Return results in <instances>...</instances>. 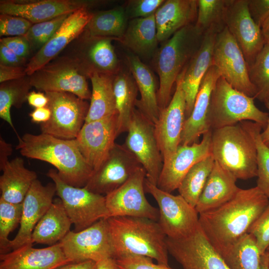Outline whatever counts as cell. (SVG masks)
Listing matches in <instances>:
<instances>
[{
	"label": "cell",
	"mask_w": 269,
	"mask_h": 269,
	"mask_svg": "<svg viewBox=\"0 0 269 269\" xmlns=\"http://www.w3.org/2000/svg\"><path fill=\"white\" fill-rule=\"evenodd\" d=\"M28 76L31 86L39 91L70 93L85 100L91 98L87 78L67 55L56 57Z\"/></svg>",
	"instance_id": "cell-10"
},
{
	"label": "cell",
	"mask_w": 269,
	"mask_h": 269,
	"mask_svg": "<svg viewBox=\"0 0 269 269\" xmlns=\"http://www.w3.org/2000/svg\"><path fill=\"white\" fill-rule=\"evenodd\" d=\"M261 257L254 238L247 233L223 258L233 269H262Z\"/></svg>",
	"instance_id": "cell-40"
},
{
	"label": "cell",
	"mask_w": 269,
	"mask_h": 269,
	"mask_svg": "<svg viewBox=\"0 0 269 269\" xmlns=\"http://www.w3.org/2000/svg\"><path fill=\"white\" fill-rule=\"evenodd\" d=\"M88 2L71 0H0V14L19 16L33 24L47 21L64 14H70Z\"/></svg>",
	"instance_id": "cell-24"
},
{
	"label": "cell",
	"mask_w": 269,
	"mask_h": 269,
	"mask_svg": "<svg viewBox=\"0 0 269 269\" xmlns=\"http://www.w3.org/2000/svg\"><path fill=\"white\" fill-rule=\"evenodd\" d=\"M22 210V203H11L0 198V255L10 252L8 237L20 224Z\"/></svg>",
	"instance_id": "cell-43"
},
{
	"label": "cell",
	"mask_w": 269,
	"mask_h": 269,
	"mask_svg": "<svg viewBox=\"0 0 269 269\" xmlns=\"http://www.w3.org/2000/svg\"><path fill=\"white\" fill-rule=\"evenodd\" d=\"M249 74L256 90L255 98L264 103L269 101V43H265L249 67Z\"/></svg>",
	"instance_id": "cell-42"
},
{
	"label": "cell",
	"mask_w": 269,
	"mask_h": 269,
	"mask_svg": "<svg viewBox=\"0 0 269 269\" xmlns=\"http://www.w3.org/2000/svg\"><path fill=\"white\" fill-rule=\"evenodd\" d=\"M218 33L208 32L204 34L197 51L182 71V87L186 101V119L193 108L201 82L212 65L214 45Z\"/></svg>",
	"instance_id": "cell-27"
},
{
	"label": "cell",
	"mask_w": 269,
	"mask_h": 269,
	"mask_svg": "<svg viewBox=\"0 0 269 269\" xmlns=\"http://www.w3.org/2000/svg\"><path fill=\"white\" fill-rule=\"evenodd\" d=\"M0 42L23 58L27 59L32 51L30 44L24 36L1 38Z\"/></svg>",
	"instance_id": "cell-49"
},
{
	"label": "cell",
	"mask_w": 269,
	"mask_h": 269,
	"mask_svg": "<svg viewBox=\"0 0 269 269\" xmlns=\"http://www.w3.org/2000/svg\"><path fill=\"white\" fill-rule=\"evenodd\" d=\"M237 179L215 163L195 209L198 214L215 209L233 198L240 189Z\"/></svg>",
	"instance_id": "cell-29"
},
{
	"label": "cell",
	"mask_w": 269,
	"mask_h": 269,
	"mask_svg": "<svg viewBox=\"0 0 269 269\" xmlns=\"http://www.w3.org/2000/svg\"><path fill=\"white\" fill-rule=\"evenodd\" d=\"M72 224L61 199H56L34 228L31 243L49 246L55 245L70 231Z\"/></svg>",
	"instance_id": "cell-33"
},
{
	"label": "cell",
	"mask_w": 269,
	"mask_h": 269,
	"mask_svg": "<svg viewBox=\"0 0 269 269\" xmlns=\"http://www.w3.org/2000/svg\"><path fill=\"white\" fill-rule=\"evenodd\" d=\"M261 269H268L267 258L265 254L261 256Z\"/></svg>",
	"instance_id": "cell-60"
},
{
	"label": "cell",
	"mask_w": 269,
	"mask_h": 269,
	"mask_svg": "<svg viewBox=\"0 0 269 269\" xmlns=\"http://www.w3.org/2000/svg\"><path fill=\"white\" fill-rule=\"evenodd\" d=\"M212 134L211 130L203 135L199 142L179 145L170 159L163 164L157 186L169 193L177 189L190 169L211 154Z\"/></svg>",
	"instance_id": "cell-22"
},
{
	"label": "cell",
	"mask_w": 269,
	"mask_h": 269,
	"mask_svg": "<svg viewBox=\"0 0 269 269\" xmlns=\"http://www.w3.org/2000/svg\"><path fill=\"white\" fill-rule=\"evenodd\" d=\"M18 140L16 149L22 156L52 164L59 177L70 185L84 187L93 173L75 139H61L41 133H26Z\"/></svg>",
	"instance_id": "cell-2"
},
{
	"label": "cell",
	"mask_w": 269,
	"mask_h": 269,
	"mask_svg": "<svg viewBox=\"0 0 269 269\" xmlns=\"http://www.w3.org/2000/svg\"><path fill=\"white\" fill-rule=\"evenodd\" d=\"M62 250L71 262L115 259L107 219H102L79 232L70 231L59 242Z\"/></svg>",
	"instance_id": "cell-12"
},
{
	"label": "cell",
	"mask_w": 269,
	"mask_h": 269,
	"mask_svg": "<svg viewBox=\"0 0 269 269\" xmlns=\"http://www.w3.org/2000/svg\"><path fill=\"white\" fill-rule=\"evenodd\" d=\"M182 71L176 81V88L168 106L160 111L154 125V133L163 163L168 161L180 144L186 120V101L182 87Z\"/></svg>",
	"instance_id": "cell-17"
},
{
	"label": "cell",
	"mask_w": 269,
	"mask_h": 269,
	"mask_svg": "<svg viewBox=\"0 0 269 269\" xmlns=\"http://www.w3.org/2000/svg\"><path fill=\"white\" fill-rule=\"evenodd\" d=\"M27 75L25 66H8L0 65V83L19 79Z\"/></svg>",
	"instance_id": "cell-52"
},
{
	"label": "cell",
	"mask_w": 269,
	"mask_h": 269,
	"mask_svg": "<svg viewBox=\"0 0 269 269\" xmlns=\"http://www.w3.org/2000/svg\"><path fill=\"white\" fill-rule=\"evenodd\" d=\"M33 23L19 16L7 14H0V37L24 36Z\"/></svg>",
	"instance_id": "cell-46"
},
{
	"label": "cell",
	"mask_w": 269,
	"mask_h": 269,
	"mask_svg": "<svg viewBox=\"0 0 269 269\" xmlns=\"http://www.w3.org/2000/svg\"><path fill=\"white\" fill-rule=\"evenodd\" d=\"M130 71L140 94L136 107L153 125L157 121L160 110L157 101V90L153 72L135 54L127 56Z\"/></svg>",
	"instance_id": "cell-30"
},
{
	"label": "cell",
	"mask_w": 269,
	"mask_h": 269,
	"mask_svg": "<svg viewBox=\"0 0 269 269\" xmlns=\"http://www.w3.org/2000/svg\"><path fill=\"white\" fill-rule=\"evenodd\" d=\"M12 152L11 144L6 142L1 137L0 138V169L2 170L9 161L8 156Z\"/></svg>",
	"instance_id": "cell-55"
},
{
	"label": "cell",
	"mask_w": 269,
	"mask_h": 269,
	"mask_svg": "<svg viewBox=\"0 0 269 269\" xmlns=\"http://www.w3.org/2000/svg\"><path fill=\"white\" fill-rule=\"evenodd\" d=\"M145 170L139 167L122 186L106 194L109 218L112 217H143L158 221V209L145 196Z\"/></svg>",
	"instance_id": "cell-15"
},
{
	"label": "cell",
	"mask_w": 269,
	"mask_h": 269,
	"mask_svg": "<svg viewBox=\"0 0 269 269\" xmlns=\"http://www.w3.org/2000/svg\"><path fill=\"white\" fill-rule=\"evenodd\" d=\"M248 233L253 236L261 255H263L269 246V203L252 224Z\"/></svg>",
	"instance_id": "cell-45"
},
{
	"label": "cell",
	"mask_w": 269,
	"mask_h": 269,
	"mask_svg": "<svg viewBox=\"0 0 269 269\" xmlns=\"http://www.w3.org/2000/svg\"><path fill=\"white\" fill-rule=\"evenodd\" d=\"M51 111L47 107L35 108L29 114L33 123L43 124L48 122L51 117Z\"/></svg>",
	"instance_id": "cell-54"
},
{
	"label": "cell",
	"mask_w": 269,
	"mask_h": 269,
	"mask_svg": "<svg viewBox=\"0 0 269 269\" xmlns=\"http://www.w3.org/2000/svg\"><path fill=\"white\" fill-rule=\"evenodd\" d=\"M144 189L157 202L158 222L166 237L174 239L184 238L198 227V213L180 195H174L163 191L146 178Z\"/></svg>",
	"instance_id": "cell-8"
},
{
	"label": "cell",
	"mask_w": 269,
	"mask_h": 269,
	"mask_svg": "<svg viewBox=\"0 0 269 269\" xmlns=\"http://www.w3.org/2000/svg\"><path fill=\"white\" fill-rule=\"evenodd\" d=\"M128 19L123 7L97 11L92 13L84 31L93 36L110 37L119 41L126 30Z\"/></svg>",
	"instance_id": "cell-36"
},
{
	"label": "cell",
	"mask_w": 269,
	"mask_h": 269,
	"mask_svg": "<svg viewBox=\"0 0 269 269\" xmlns=\"http://www.w3.org/2000/svg\"><path fill=\"white\" fill-rule=\"evenodd\" d=\"M212 65L217 67L221 76L233 88L255 98L257 92L250 79L247 62L226 26L216 36Z\"/></svg>",
	"instance_id": "cell-14"
},
{
	"label": "cell",
	"mask_w": 269,
	"mask_h": 269,
	"mask_svg": "<svg viewBox=\"0 0 269 269\" xmlns=\"http://www.w3.org/2000/svg\"><path fill=\"white\" fill-rule=\"evenodd\" d=\"M107 220L115 259L140 256L168 265L166 236L158 221L127 216L109 217Z\"/></svg>",
	"instance_id": "cell-3"
},
{
	"label": "cell",
	"mask_w": 269,
	"mask_h": 269,
	"mask_svg": "<svg viewBox=\"0 0 269 269\" xmlns=\"http://www.w3.org/2000/svg\"><path fill=\"white\" fill-rule=\"evenodd\" d=\"M127 132L124 145L144 168L147 180L157 186L163 161L155 135L154 125L135 108Z\"/></svg>",
	"instance_id": "cell-11"
},
{
	"label": "cell",
	"mask_w": 269,
	"mask_h": 269,
	"mask_svg": "<svg viewBox=\"0 0 269 269\" xmlns=\"http://www.w3.org/2000/svg\"><path fill=\"white\" fill-rule=\"evenodd\" d=\"M135 156L124 145L115 143L108 156L84 186L105 195L124 184L140 167Z\"/></svg>",
	"instance_id": "cell-18"
},
{
	"label": "cell",
	"mask_w": 269,
	"mask_h": 269,
	"mask_svg": "<svg viewBox=\"0 0 269 269\" xmlns=\"http://www.w3.org/2000/svg\"><path fill=\"white\" fill-rule=\"evenodd\" d=\"M26 245L0 255V269H55L71 263L60 243L44 248Z\"/></svg>",
	"instance_id": "cell-25"
},
{
	"label": "cell",
	"mask_w": 269,
	"mask_h": 269,
	"mask_svg": "<svg viewBox=\"0 0 269 269\" xmlns=\"http://www.w3.org/2000/svg\"><path fill=\"white\" fill-rule=\"evenodd\" d=\"M113 89L118 114V135L127 132L136 107L138 88L132 75L120 71L114 77Z\"/></svg>",
	"instance_id": "cell-35"
},
{
	"label": "cell",
	"mask_w": 269,
	"mask_h": 269,
	"mask_svg": "<svg viewBox=\"0 0 269 269\" xmlns=\"http://www.w3.org/2000/svg\"><path fill=\"white\" fill-rule=\"evenodd\" d=\"M269 199L256 186L240 189L221 206L199 214V225L223 257L246 234L268 206Z\"/></svg>",
	"instance_id": "cell-1"
},
{
	"label": "cell",
	"mask_w": 269,
	"mask_h": 269,
	"mask_svg": "<svg viewBox=\"0 0 269 269\" xmlns=\"http://www.w3.org/2000/svg\"><path fill=\"white\" fill-rule=\"evenodd\" d=\"M248 0H231L225 23L241 48L249 67L265 44L261 28L251 17Z\"/></svg>",
	"instance_id": "cell-20"
},
{
	"label": "cell",
	"mask_w": 269,
	"mask_h": 269,
	"mask_svg": "<svg viewBox=\"0 0 269 269\" xmlns=\"http://www.w3.org/2000/svg\"><path fill=\"white\" fill-rule=\"evenodd\" d=\"M116 260L120 269H173L169 265L155 264L152 259L144 256H129Z\"/></svg>",
	"instance_id": "cell-48"
},
{
	"label": "cell",
	"mask_w": 269,
	"mask_h": 269,
	"mask_svg": "<svg viewBox=\"0 0 269 269\" xmlns=\"http://www.w3.org/2000/svg\"><path fill=\"white\" fill-rule=\"evenodd\" d=\"M119 41L138 57H154L158 42L154 14L131 19Z\"/></svg>",
	"instance_id": "cell-32"
},
{
	"label": "cell",
	"mask_w": 269,
	"mask_h": 269,
	"mask_svg": "<svg viewBox=\"0 0 269 269\" xmlns=\"http://www.w3.org/2000/svg\"><path fill=\"white\" fill-rule=\"evenodd\" d=\"M92 15L87 6L70 14L51 38L27 63V75H31L54 60L67 45L77 38L84 31Z\"/></svg>",
	"instance_id": "cell-21"
},
{
	"label": "cell",
	"mask_w": 269,
	"mask_h": 269,
	"mask_svg": "<svg viewBox=\"0 0 269 269\" xmlns=\"http://www.w3.org/2000/svg\"><path fill=\"white\" fill-rule=\"evenodd\" d=\"M118 114L85 122L75 139L77 146L94 171L105 160L115 144L118 135Z\"/></svg>",
	"instance_id": "cell-19"
},
{
	"label": "cell",
	"mask_w": 269,
	"mask_h": 269,
	"mask_svg": "<svg viewBox=\"0 0 269 269\" xmlns=\"http://www.w3.org/2000/svg\"><path fill=\"white\" fill-rule=\"evenodd\" d=\"M266 43H269V17L265 21L261 27Z\"/></svg>",
	"instance_id": "cell-59"
},
{
	"label": "cell",
	"mask_w": 269,
	"mask_h": 269,
	"mask_svg": "<svg viewBox=\"0 0 269 269\" xmlns=\"http://www.w3.org/2000/svg\"><path fill=\"white\" fill-rule=\"evenodd\" d=\"M252 136L257 152V186L269 199V147L262 140V126L251 121L240 123Z\"/></svg>",
	"instance_id": "cell-41"
},
{
	"label": "cell",
	"mask_w": 269,
	"mask_h": 269,
	"mask_svg": "<svg viewBox=\"0 0 269 269\" xmlns=\"http://www.w3.org/2000/svg\"><path fill=\"white\" fill-rule=\"evenodd\" d=\"M56 190L54 183L43 185L36 179L22 203V210L19 229L10 240V251L26 245H32L31 236L36 225L52 203Z\"/></svg>",
	"instance_id": "cell-23"
},
{
	"label": "cell",
	"mask_w": 269,
	"mask_h": 269,
	"mask_svg": "<svg viewBox=\"0 0 269 269\" xmlns=\"http://www.w3.org/2000/svg\"><path fill=\"white\" fill-rule=\"evenodd\" d=\"M55 269H96V262L91 260L71 262Z\"/></svg>",
	"instance_id": "cell-56"
},
{
	"label": "cell",
	"mask_w": 269,
	"mask_h": 269,
	"mask_svg": "<svg viewBox=\"0 0 269 269\" xmlns=\"http://www.w3.org/2000/svg\"><path fill=\"white\" fill-rule=\"evenodd\" d=\"M28 76L15 80L0 83V117L13 129L17 137L18 135L12 123L10 108L21 107L27 101L29 90L31 87Z\"/></svg>",
	"instance_id": "cell-39"
},
{
	"label": "cell",
	"mask_w": 269,
	"mask_h": 269,
	"mask_svg": "<svg viewBox=\"0 0 269 269\" xmlns=\"http://www.w3.org/2000/svg\"><path fill=\"white\" fill-rule=\"evenodd\" d=\"M214 163L211 154L195 164L184 176L177 188L179 194L195 208Z\"/></svg>",
	"instance_id": "cell-37"
},
{
	"label": "cell",
	"mask_w": 269,
	"mask_h": 269,
	"mask_svg": "<svg viewBox=\"0 0 269 269\" xmlns=\"http://www.w3.org/2000/svg\"><path fill=\"white\" fill-rule=\"evenodd\" d=\"M46 175L55 185L56 194L61 199L75 232L82 231L99 220L109 218L105 196L64 182L57 170L50 169Z\"/></svg>",
	"instance_id": "cell-7"
},
{
	"label": "cell",
	"mask_w": 269,
	"mask_h": 269,
	"mask_svg": "<svg viewBox=\"0 0 269 269\" xmlns=\"http://www.w3.org/2000/svg\"><path fill=\"white\" fill-rule=\"evenodd\" d=\"M250 14L260 28L269 17V0H248Z\"/></svg>",
	"instance_id": "cell-50"
},
{
	"label": "cell",
	"mask_w": 269,
	"mask_h": 269,
	"mask_svg": "<svg viewBox=\"0 0 269 269\" xmlns=\"http://www.w3.org/2000/svg\"><path fill=\"white\" fill-rule=\"evenodd\" d=\"M168 253L183 269H233L211 244L200 225L190 235L166 237Z\"/></svg>",
	"instance_id": "cell-16"
},
{
	"label": "cell",
	"mask_w": 269,
	"mask_h": 269,
	"mask_svg": "<svg viewBox=\"0 0 269 269\" xmlns=\"http://www.w3.org/2000/svg\"><path fill=\"white\" fill-rule=\"evenodd\" d=\"M266 257L268 269H269V246L264 254Z\"/></svg>",
	"instance_id": "cell-61"
},
{
	"label": "cell",
	"mask_w": 269,
	"mask_h": 269,
	"mask_svg": "<svg viewBox=\"0 0 269 269\" xmlns=\"http://www.w3.org/2000/svg\"><path fill=\"white\" fill-rule=\"evenodd\" d=\"M221 73L216 66L212 65L204 76L193 108L184 122L180 145H190L197 142L201 135L211 130L207 115L212 91Z\"/></svg>",
	"instance_id": "cell-26"
},
{
	"label": "cell",
	"mask_w": 269,
	"mask_h": 269,
	"mask_svg": "<svg viewBox=\"0 0 269 269\" xmlns=\"http://www.w3.org/2000/svg\"><path fill=\"white\" fill-rule=\"evenodd\" d=\"M69 14H64L52 19L33 24L24 35L31 51H38L53 36Z\"/></svg>",
	"instance_id": "cell-44"
},
{
	"label": "cell",
	"mask_w": 269,
	"mask_h": 269,
	"mask_svg": "<svg viewBox=\"0 0 269 269\" xmlns=\"http://www.w3.org/2000/svg\"><path fill=\"white\" fill-rule=\"evenodd\" d=\"M266 108L269 111V101L265 103ZM264 130L261 133V138L262 141L269 147V118L267 122L266 126L264 129Z\"/></svg>",
	"instance_id": "cell-58"
},
{
	"label": "cell",
	"mask_w": 269,
	"mask_h": 269,
	"mask_svg": "<svg viewBox=\"0 0 269 269\" xmlns=\"http://www.w3.org/2000/svg\"><path fill=\"white\" fill-rule=\"evenodd\" d=\"M27 59L18 56L3 43L0 42V65L8 66H24Z\"/></svg>",
	"instance_id": "cell-51"
},
{
	"label": "cell",
	"mask_w": 269,
	"mask_h": 269,
	"mask_svg": "<svg viewBox=\"0 0 269 269\" xmlns=\"http://www.w3.org/2000/svg\"><path fill=\"white\" fill-rule=\"evenodd\" d=\"M203 35L194 24L189 25L163 42L157 49L153 58L159 78L157 101L160 111L169 104L173 85L198 49Z\"/></svg>",
	"instance_id": "cell-4"
},
{
	"label": "cell",
	"mask_w": 269,
	"mask_h": 269,
	"mask_svg": "<svg viewBox=\"0 0 269 269\" xmlns=\"http://www.w3.org/2000/svg\"><path fill=\"white\" fill-rule=\"evenodd\" d=\"M96 269H120L113 258L105 259L96 262Z\"/></svg>",
	"instance_id": "cell-57"
},
{
	"label": "cell",
	"mask_w": 269,
	"mask_h": 269,
	"mask_svg": "<svg viewBox=\"0 0 269 269\" xmlns=\"http://www.w3.org/2000/svg\"><path fill=\"white\" fill-rule=\"evenodd\" d=\"M164 1V0H129L125 8L126 13L128 18L132 19L146 17L154 14Z\"/></svg>",
	"instance_id": "cell-47"
},
{
	"label": "cell",
	"mask_w": 269,
	"mask_h": 269,
	"mask_svg": "<svg viewBox=\"0 0 269 269\" xmlns=\"http://www.w3.org/2000/svg\"><path fill=\"white\" fill-rule=\"evenodd\" d=\"M114 77L100 73H94L89 76L92 92L85 122L98 120L117 114L113 89Z\"/></svg>",
	"instance_id": "cell-34"
},
{
	"label": "cell",
	"mask_w": 269,
	"mask_h": 269,
	"mask_svg": "<svg viewBox=\"0 0 269 269\" xmlns=\"http://www.w3.org/2000/svg\"><path fill=\"white\" fill-rule=\"evenodd\" d=\"M197 0H166L154 13L158 42H164L182 28L194 24Z\"/></svg>",
	"instance_id": "cell-28"
},
{
	"label": "cell",
	"mask_w": 269,
	"mask_h": 269,
	"mask_svg": "<svg viewBox=\"0 0 269 269\" xmlns=\"http://www.w3.org/2000/svg\"><path fill=\"white\" fill-rule=\"evenodd\" d=\"M231 0H197L195 27L203 35L208 32L218 33L225 27V19Z\"/></svg>",
	"instance_id": "cell-38"
},
{
	"label": "cell",
	"mask_w": 269,
	"mask_h": 269,
	"mask_svg": "<svg viewBox=\"0 0 269 269\" xmlns=\"http://www.w3.org/2000/svg\"><path fill=\"white\" fill-rule=\"evenodd\" d=\"M45 94L51 115L48 122L40 125L41 133L61 139H75L85 122L90 104L70 93Z\"/></svg>",
	"instance_id": "cell-9"
},
{
	"label": "cell",
	"mask_w": 269,
	"mask_h": 269,
	"mask_svg": "<svg viewBox=\"0 0 269 269\" xmlns=\"http://www.w3.org/2000/svg\"><path fill=\"white\" fill-rule=\"evenodd\" d=\"M110 37L90 35L85 31L74 41L69 57L87 78L94 73L115 76L120 62Z\"/></svg>",
	"instance_id": "cell-13"
},
{
	"label": "cell",
	"mask_w": 269,
	"mask_h": 269,
	"mask_svg": "<svg viewBox=\"0 0 269 269\" xmlns=\"http://www.w3.org/2000/svg\"><path fill=\"white\" fill-rule=\"evenodd\" d=\"M2 171L0 198L9 203H22L33 182L37 179L36 172L25 168L24 160L20 157L9 161Z\"/></svg>",
	"instance_id": "cell-31"
},
{
	"label": "cell",
	"mask_w": 269,
	"mask_h": 269,
	"mask_svg": "<svg viewBox=\"0 0 269 269\" xmlns=\"http://www.w3.org/2000/svg\"><path fill=\"white\" fill-rule=\"evenodd\" d=\"M211 154L237 180L257 176L255 142L241 123L212 130Z\"/></svg>",
	"instance_id": "cell-5"
},
{
	"label": "cell",
	"mask_w": 269,
	"mask_h": 269,
	"mask_svg": "<svg viewBox=\"0 0 269 269\" xmlns=\"http://www.w3.org/2000/svg\"><path fill=\"white\" fill-rule=\"evenodd\" d=\"M255 97L233 88L222 76L212 91L207 120L211 130L231 126L244 121H251L265 128L269 113L256 106Z\"/></svg>",
	"instance_id": "cell-6"
},
{
	"label": "cell",
	"mask_w": 269,
	"mask_h": 269,
	"mask_svg": "<svg viewBox=\"0 0 269 269\" xmlns=\"http://www.w3.org/2000/svg\"><path fill=\"white\" fill-rule=\"evenodd\" d=\"M27 101L30 106L35 108L47 107L48 103V99L45 94L35 91L29 93Z\"/></svg>",
	"instance_id": "cell-53"
}]
</instances>
